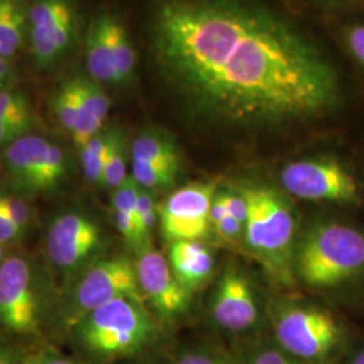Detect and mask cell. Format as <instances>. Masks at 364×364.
<instances>
[{
    "label": "cell",
    "mask_w": 364,
    "mask_h": 364,
    "mask_svg": "<svg viewBox=\"0 0 364 364\" xmlns=\"http://www.w3.org/2000/svg\"><path fill=\"white\" fill-rule=\"evenodd\" d=\"M34 111L26 93L13 87L0 91V150L30 134Z\"/></svg>",
    "instance_id": "obj_18"
},
{
    "label": "cell",
    "mask_w": 364,
    "mask_h": 364,
    "mask_svg": "<svg viewBox=\"0 0 364 364\" xmlns=\"http://www.w3.org/2000/svg\"><path fill=\"white\" fill-rule=\"evenodd\" d=\"M219 189V181L188 183L170 193L158 207L162 236L169 243L201 240L210 230L209 210Z\"/></svg>",
    "instance_id": "obj_12"
},
{
    "label": "cell",
    "mask_w": 364,
    "mask_h": 364,
    "mask_svg": "<svg viewBox=\"0 0 364 364\" xmlns=\"http://www.w3.org/2000/svg\"><path fill=\"white\" fill-rule=\"evenodd\" d=\"M4 166L16 188L39 193L65 181L69 158L63 146L30 132L4 149Z\"/></svg>",
    "instance_id": "obj_9"
},
{
    "label": "cell",
    "mask_w": 364,
    "mask_h": 364,
    "mask_svg": "<svg viewBox=\"0 0 364 364\" xmlns=\"http://www.w3.org/2000/svg\"><path fill=\"white\" fill-rule=\"evenodd\" d=\"M138 284L151 308L161 317L171 320L185 312L191 302V291L174 277L168 259L153 248H144L135 263Z\"/></svg>",
    "instance_id": "obj_14"
},
{
    "label": "cell",
    "mask_w": 364,
    "mask_h": 364,
    "mask_svg": "<svg viewBox=\"0 0 364 364\" xmlns=\"http://www.w3.org/2000/svg\"><path fill=\"white\" fill-rule=\"evenodd\" d=\"M81 37L77 0H30L27 42L33 64L43 72L64 65L76 52Z\"/></svg>",
    "instance_id": "obj_6"
},
{
    "label": "cell",
    "mask_w": 364,
    "mask_h": 364,
    "mask_svg": "<svg viewBox=\"0 0 364 364\" xmlns=\"http://www.w3.org/2000/svg\"><path fill=\"white\" fill-rule=\"evenodd\" d=\"M347 364H364V348L359 352H356L351 359L347 362Z\"/></svg>",
    "instance_id": "obj_35"
},
{
    "label": "cell",
    "mask_w": 364,
    "mask_h": 364,
    "mask_svg": "<svg viewBox=\"0 0 364 364\" xmlns=\"http://www.w3.org/2000/svg\"><path fill=\"white\" fill-rule=\"evenodd\" d=\"M80 344L100 358L129 356L151 341L154 324L144 304L119 299L84 316L73 326Z\"/></svg>",
    "instance_id": "obj_5"
},
{
    "label": "cell",
    "mask_w": 364,
    "mask_h": 364,
    "mask_svg": "<svg viewBox=\"0 0 364 364\" xmlns=\"http://www.w3.org/2000/svg\"><path fill=\"white\" fill-rule=\"evenodd\" d=\"M139 193H141V186L131 176H129L124 182L114 191L112 209L122 210L130 215L131 218H134L136 221V207H138Z\"/></svg>",
    "instance_id": "obj_27"
},
{
    "label": "cell",
    "mask_w": 364,
    "mask_h": 364,
    "mask_svg": "<svg viewBox=\"0 0 364 364\" xmlns=\"http://www.w3.org/2000/svg\"><path fill=\"white\" fill-rule=\"evenodd\" d=\"M105 235L97 221L80 210H68L52 221L46 235L50 263L66 278L85 272L97 260Z\"/></svg>",
    "instance_id": "obj_10"
},
{
    "label": "cell",
    "mask_w": 364,
    "mask_h": 364,
    "mask_svg": "<svg viewBox=\"0 0 364 364\" xmlns=\"http://www.w3.org/2000/svg\"><path fill=\"white\" fill-rule=\"evenodd\" d=\"M237 188L247 203L243 243L274 279L291 285L296 282L293 258L299 232L297 213L289 197L267 183Z\"/></svg>",
    "instance_id": "obj_2"
},
{
    "label": "cell",
    "mask_w": 364,
    "mask_h": 364,
    "mask_svg": "<svg viewBox=\"0 0 364 364\" xmlns=\"http://www.w3.org/2000/svg\"><path fill=\"white\" fill-rule=\"evenodd\" d=\"M284 192L302 201L356 204L360 189L350 170L333 158H306L287 164L279 174Z\"/></svg>",
    "instance_id": "obj_8"
},
{
    "label": "cell",
    "mask_w": 364,
    "mask_h": 364,
    "mask_svg": "<svg viewBox=\"0 0 364 364\" xmlns=\"http://www.w3.org/2000/svg\"><path fill=\"white\" fill-rule=\"evenodd\" d=\"M130 159L165 165L181 170L182 156L178 144L165 131L146 129L130 144Z\"/></svg>",
    "instance_id": "obj_19"
},
{
    "label": "cell",
    "mask_w": 364,
    "mask_h": 364,
    "mask_svg": "<svg viewBox=\"0 0 364 364\" xmlns=\"http://www.w3.org/2000/svg\"><path fill=\"white\" fill-rule=\"evenodd\" d=\"M141 18L150 76L196 120L272 130L340 105L333 66L255 0H144Z\"/></svg>",
    "instance_id": "obj_1"
},
{
    "label": "cell",
    "mask_w": 364,
    "mask_h": 364,
    "mask_svg": "<svg viewBox=\"0 0 364 364\" xmlns=\"http://www.w3.org/2000/svg\"><path fill=\"white\" fill-rule=\"evenodd\" d=\"M52 111L60 126L69 134L73 132L77 122V96L73 76L64 78L52 95Z\"/></svg>",
    "instance_id": "obj_24"
},
{
    "label": "cell",
    "mask_w": 364,
    "mask_h": 364,
    "mask_svg": "<svg viewBox=\"0 0 364 364\" xmlns=\"http://www.w3.org/2000/svg\"><path fill=\"white\" fill-rule=\"evenodd\" d=\"M174 364H239L227 353L209 348V347H200L181 352Z\"/></svg>",
    "instance_id": "obj_29"
},
{
    "label": "cell",
    "mask_w": 364,
    "mask_h": 364,
    "mask_svg": "<svg viewBox=\"0 0 364 364\" xmlns=\"http://www.w3.org/2000/svg\"><path fill=\"white\" fill-rule=\"evenodd\" d=\"M209 313L213 323L230 333H248L260 326L259 301L247 274L230 264L212 289Z\"/></svg>",
    "instance_id": "obj_13"
},
{
    "label": "cell",
    "mask_w": 364,
    "mask_h": 364,
    "mask_svg": "<svg viewBox=\"0 0 364 364\" xmlns=\"http://www.w3.org/2000/svg\"><path fill=\"white\" fill-rule=\"evenodd\" d=\"M210 228L227 242L239 243L245 240V224L236 220L230 213H225L220 220L212 224Z\"/></svg>",
    "instance_id": "obj_30"
},
{
    "label": "cell",
    "mask_w": 364,
    "mask_h": 364,
    "mask_svg": "<svg viewBox=\"0 0 364 364\" xmlns=\"http://www.w3.org/2000/svg\"><path fill=\"white\" fill-rule=\"evenodd\" d=\"M119 299L146 304L135 264L124 257L97 259L81 273L70 293L65 306L66 324L73 328L88 313Z\"/></svg>",
    "instance_id": "obj_7"
},
{
    "label": "cell",
    "mask_w": 364,
    "mask_h": 364,
    "mask_svg": "<svg viewBox=\"0 0 364 364\" xmlns=\"http://www.w3.org/2000/svg\"><path fill=\"white\" fill-rule=\"evenodd\" d=\"M109 55L117 76V90L131 87L138 76L139 54L126 22L114 10L102 9Z\"/></svg>",
    "instance_id": "obj_16"
},
{
    "label": "cell",
    "mask_w": 364,
    "mask_h": 364,
    "mask_svg": "<svg viewBox=\"0 0 364 364\" xmlns=\"http://www.w3.org/2000/svg\"><path fill=\"white\" fill-rule=\"evenodd\" d=\"M0 364H13L11 363V358L7 352L0 350Z\"/></svg>",
    "instance_id": "obj_36"
},
{
    "label": "cell",
    "mask_w": 364,
    "mask_h": 364,
    "mask_svg": "<svg viewBox=\"0 0 364 364\" xmlns=\"http://www.w3.org/2000/svg\"><path fill=\"white\" fill-rule=\"evenodd\" d=\"M73 82L77 96L78 114L70 138L80 149L105 129L111 109V99L107 90L87 75H75Z\"/></svg>",
    "instance_id": "obj_15"
},
{
    "label": "cell",
    "mask_w": 364,
    "mask_h": 364,
    "mask_svg": "<svg viewBox=\"0 0 364 364\" xmlns=\"http://www.w3.org/2000/svg\"><path fill=\"white\" fill-rule=\"evenodd\" d=\"M109 142L105 158L103 186L115 191L129 177L127 166L130 161V144L124 130L119 126H111Z\"/></svg>",
    "instance_id": "obj_21"
},
{
    "label": "cell",
    "mask_w": 364,
    "mask_h": 364,
    "mask_svg": "<svg viewBox=\"0 0 364 364\" xmlns=\"http://www.w3.org/2000/svg\"><path fill=\"white\" fill-rule=\"evenodd\" d=\"M43 296L28 260L14 255L0 266V324L18 333L36 332L43 316Z\"/></svg>",
    "instance_id": "obj_11"
},
{
    "label": "cell",
    "mask_w": 364,
    "mask_h": 364,
    "mask_svg": "<svg viewBox=\"0 0 364 364\" xmlns=\"http://www.w3.org/2000/svg\"><path fill=\"white\" fill-rule=\"evenodd\" d=\"M269 317L274 343L301 363H333L347 340L338 317L317 305L277 301Z\"/></svg>",
    "instance_id": "obj_4"
},
{
    "label": "cell",
    "mask_w": 364,
    "mask_h": 364,
    "mask_svg": "<svg viewBox=\"0 0 364 364\" xmlns=\"http://www.w3.org/2000/svg\"><path fill=\"white\" fill-rule=\"evenodd\" d=\"M26 41V0H0V57L11 60Z\"/></svg>",
    "instance_id": "obj_20"
},
{
    "label": "cell",
    "mask_w": 364,
    "mask_h": 364,
    "mask_svg": "<svg viewBox=\"0 0 364 364\" xmlns=\"http://www.w3.org/2000/svg\"><path fill=\"white\" fill-rule=\"evenodd\" d=\"M156 221H158V207H156L154 192L144 189L141 186V193L138 198V207H136V224L141 235V240L144 248L150 242L151 235L156 230Z\"/></svg>",
    "instance_id": "obj_26"
},
{
    "label": "cell",
    "mask_w": 364,
    "mask_h": 364,
    "mask_svg": "<svg viewBox=\"0 0 364 364\" xmlns=\"http://www.w3.org/2000/svg\"><path fill=\"white\" fill-rule=\"evenodd\" d=\"M348 46L352 54L364 65V26H356L348 31Z\"/></svg>",
    "instance_id": "obj_32"
},
{
    "label": "cell",
    "mask_w": 364,
    "mask_h": 364,
    "mask_svg": "<svg viewBox=\"0 0 364 364\" xmlns=\"http://www.w3.org/2000/svg\"><path fill=\"white\" fill-rule=\"evenodd\" d=\"M22 231L0 212V245H9L21 239Z\"/></svg>",
    "instance_id": "obj_31"
},
{
    "label": "cell",
    "mask_w": 364,
    "mask_h": 364,
    "mask_svg": "<svg viewBox=\"0 0 364 364\" xmlns=\"http://www.w3.org/2000/svg\"><path fill=\"white\" fill-rule=\"evenodd\" d=\"M109 142V130L103 129L99 134L78 149L80 161L85 180L91 185H103L105 158Z\"/></svg>",
    "instance_id": "obj_22"
},
{
    "label": "cell",
    "mask_w": 364,
    "mask_h": 364,
    "mask_svg": "<svg viewBox=\"0 0 364 364\" xmlns=\"http://www.w3.org/2000/svg\"><path fill=\"white\" fill-rule=\"evenodd\" d=\"M130 169L131 177L138 182V185L151 192L171 188L181 173V170L165 165L134 159H130Z\"/></svg>",
    "instance_id": "obj_23"
},
{
    "label": "cell",
    "mask_w": 364,
    "mask_h": 364,
    "mask_svg": "<svg viewBox=\"0 0 364 364\" xmlns=\"http://www.w3.org/2000/svg\"><path fill=\"white\" fill-rule=\"evenodd\" d=\"M294 279L313 289L340 287L364 275V232L335 220H316L297 239Z\"/></svg>",
    "instance_id": "obj_3"
},
{
    "label": "cell",
    "mask_w": 364,
    "mask_h": 364,
    "mask_svg": "<svg viewBox=\"0 0 364 364\" xmlns=\"http://www.w3.org/2000/svg\"><path fill=\"white\" fill-rule=\"evenodd\" d=\"M14 77H15V72L10 60L0 57V91L11 87L10 84L13 82Z\"/></svg>",
    "instance_id": "obj_34"
},
{
    "label": "cell",
    "mask_w": 364,
    "mask_h": 364,
    "mask_svg": "<svg viewBox=\"0 0 364 364\" xmlns=\"http://www.w3.org/2000/svg\"><path fill=\"white\" fill-rule=\"evenodd\" d=\"M23 364H77L73 360L64 358L61 355H55L52 352H46V353H41L34 358H31L30 360H27Z\"/></svg>",
    "instance_id": "obj_33"
},
{
    "label": "cell",
    "mask_w": 364,
    "mask_h": 364,
    "mask_svg": "<svg viewBox=\"0 0 364 364\" xmlns=\"http://www.w3.org/2000/svg\"><path fill=\"white\" fill-rule=\"evenodd\" d=\"M239 364H304L281 350L273 340L250 344L242 353Z\"/></svg>",
    "instance_id": "obj_25"
},
{
    "label": "cell",
    "mask_w": 364,
    "mask_h": 364,
    "mask_svg": "<svg viewBox=\"0 0 364 364\" xmlns=\"http://www.w3.org/2000/svg\"><path fill=\"white\" fill-rule=\"evenodd\" d=\"M166 259L174 277L189 291L207 282L215 270L213 252L201 240L170 243Z\"/></svg>",
    "instance_id": "obj_17"
},
{
    "label": "cell",
    "mask_w": 364,
    "mask_h": 364,
    "mask_svg": "<svg viewBox=\"0 0 364 364\" xmlns=\"http://www.w3.org/2000/svg\"><path fill=\"white\" fill-rule=\"evenodd\" d=\"M0 212L22 232L31 223V209L26 201L19 197L0 192Z\"/></svg>",
    "instance_id": "obj_28"
}]
</instances>
